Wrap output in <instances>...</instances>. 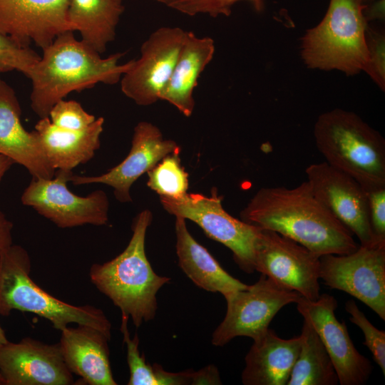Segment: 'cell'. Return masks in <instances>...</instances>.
<instances>
[{
  "instance_id": "obj_1",
  "label": "cell",
  "mask_w": 385,
  "mask_h": 385,
  "mask_svg": "<svg viewBox=\"0 0 385 385\" xmlns=\"http://www.w3.org/2000/svg\"><path fill=\"white\" fill-rule=\"evenodd\" d=\"M240 218L287 237L319 257L349 254L359 247L353 234L317 197L307 181L292 188H262Z\"/></svg>"
},
{
  "instance_id": "obj_2",
  "label": "cell",
  "mask_w": 385,
  "mask_h": 385,
  "mask_svg": "<svg viewBox=\"0 0 385 385\" xmlns=\"http://www.w3.org/2000/svg\"><path fill=\"white\" fill-rule=\"evenodd\" d=\"M42 50V56L28 76L31 81V108L40 118L48 117L52 107L73 91L80 92L99 83H118L133 61L119 63L123 53L102 58L78 40L73 31L58 35Z\"/></svg>"
},
{
  "instance_id": "obj_3",
  "label": "cell",
  "mask_w": 385,
  "mask_h": 385,
  "mask_svg": "<svg viewBox=\"0 0 385 385\" xmlns=\"http://www.w3.org/2000/svg\"><path fill=\"white\" fill-rule=\"evenodd\" d=\"M151 220L150 211L140 212L133 222V235L125 249L110 261L93 264L89 271L91 282L121 314L130 317L136 327L154 319L157 293L170 280L153 271L145 255V235Z\"/></svg>"
},
{
  "instance_id": "obj_4",
  "label": "cell",
  "mask_w": 385,
  "mask_h": 385,
  "mask_svg": "<svg viewBox=\"0 0 385 385\" xmlns=\"http://www.w3.org/2000/svg\"><path fill=\"white\" fill-rule=\"evenodd\" d=\"M314 137L331 166L364 189L385 186L384 139L359 115L342 108L324 112L315 122Z\"/></svg>"
},
{
  "instance_id": "obj_5",
  "label": "cell",
  "mask_w": 385,
  "mask_h": 385,
  "mask_svg": "<svg viewBox=\"0 0 385 385\" xmlns=\"http://www.w3.org/2000/svg\"><path fill=\"white\" fill-rule=\"evenodd\" d=\"M364 0H330L322 20L302 38L301 56L309 68L346 76L364 71L369 61L368 20Z\"/></svg>"
},
{
  "instance_id": "obj_6",
  "label": "cell",
  "mask_w": 385,
  "mask_h": 385,
  "mask_svg": "<svg viewBox=\"0 0 385 385\" xmlns=\"http://www.w3.org/2000/svg\"><path fill=\"white\" fill-rule=\"evenodd\" d=\"M27 251L12 244L0 252V315L13 310L30 312L48 320L59 331L69 324L92 327L111 337V324L104 312L91 306H76L41 289L30 277Z\"/></svg>"
},
{
  "instance_id": "obj_7",
  "label": "cell",
  "mask_w": 385,
  "mask_h": 385,
  "mask_svg": "<svg viewBox=\"0 0 385 385\" xmlns=\"http://www.w3.org/2000/svg\"><path fill=\"white\" fill-rule=\"evenodd\" d=\"M160 198L162 205L170 214L195 222L209 237L229 248L235 262L242 271L247 274L255 271L254 252L259 227L227 212L215 190L210 197L186 193L178 198Z\"/></svg>"
},
{
  "instance_id": "obj_8",
  "label": "cell",
  "mask_w": 385,
  "mask_h": 385,
  "mask_svg": "<svg viewBox=\"0 0 385 385\" xmlns=\"http://www.w3.org/2000/svg\"><path fill=\"white\" fill-rule=\"evenodd\" d=\"M301 297L262 274L255 284L225 297L226 314L212 333V344L223 346L237 337L254 339L269 328L284 306L296 303Z\"/></svg>"
},
{
  "instance_id": "obj_9",
  "label": "cell",
  "mask_w": 385,
  "mask_h": 385,
  "mask_svg": "<svg viewBox=\"0 0 385 385\" xmlns=\"http://www.w3.org/2000/svg\"><path fill=\"white\" fill-rule=\"evenodd\" d=\"M72 174L71 170H58L51 179L33 178L21 202L61 228L106 225L109 202L106 192L98 190L86 197L75 195L66 185Z\"/></svg>"
},
{
  "instance_id": "obj_10",
  "label": "cell",
  "mask_w": 385,
  "mask_h": 385,
  "mask_svg": "<svg viewBox=\"0 0 385 385\" xmlns=\"http://www.w3.org/2000/svg\"><path fill=\"white\" fill-rule=\"evenodd\" d=\"M319 257L287 237L259 228L254 252L255 271L313 301L320 295Z\"/></svg>"
},
{
  "instance_id": "obj_11",
  "label": "cell",
  "mask_w": 385,
  "mask_h": 385,
  "mask_svg": "<svg viewBox=\"0 0 385 385\" xmlns=\"http://www.w3.org/2000/svg\"><path fill=\"white\" fill-rule=\"evenodd\" d=\"M319 277L344 291L385 320V245L362 246L349 254L322 255Z\"/></svg>"
},
{
  "instance_id": "obj_12",
  "label": "cell",
  "mask_w": 385,
  "mask_h": 385,
  "mask_svg": "<svg viewBox=\"0 0 385 385\" xmlns=\"http://www.w3.org/2000/svg\"><path fill=\"white\" fill-rule=\"evenodd\" d=\"M188 31L163 26L150 34L140 47V56L120 78L123 93L139 106L159 101L176 64Z\"/></svg>"
},
{
  "instance_id": "obj_13",
  "label": "cell",
  "mask_w": 385,
  "mask_h": 385,
  "mask_svg": "<svg viewBox=\"0 0 385 385\" xmlns=\"http://www.w3.org/2000/svg\"><path fill=\"white\" fill-rule=\"evenodd\" d=\"M297 309L319 336L335 369L341 385H362L371 376L373 366L352 342L344 322L335 316L337 301L328 294L316 300L301 297Z\"/></svg>"
},
{
  "instance_id": "obj_14",
  "label": "cell",
  "mask_w": 385,
  "mask_h": 385,
  "mask_svg": "<svg viewBox=\"0 0 385 385\" xmlns=\"http://www.w3.org/2000/svg\"><path fill=\"white\" fill-rule=\"evenodd\" d=\"M307 181L317 197L353 235L362 246L379 245L374 236L366 192L354 178L327 162L305 169Z\"/></svg>"
},
{
  "instance_id": "obj_15",
  "label": "cell",
  "mask_w": 385,
  "mask_h": 385,
  "mask_svg": "<svg viewBox=\"0 0 385 385\" xmlns=\"http://www.w3.org/2000/svg\"><path fill=\"white\" fill-rule=\"evenodd\" d=\"M68 4L69 0H0V34L21 46L34 43L43 49L58 35L72 31Z\"/></svg>"
},
{
  "instance_id": "obj_16",
  "label": "cell",
  "mask_w": 385,
  "mask_h": 385,
  "mask_svg": "<svg viewBox=\"0 0 385 385\" xmlns=\"http://www.w3.org/2000/svg\"><path fill=\"white\" fill-rule=\"evenodd\" d=\"M0 374L4 385H70L73 377L58 343L25 337L0 347Z\"/></svg>"
},
{
  "instance_id": "obj_17",
  "label": "cell",
  "mask_w": 385,
  "mask_h": 385,
  "mask_svg": "<svg viewBox=\"0 0 385 385\" xmlns=\"http://www.w3.org/2000/svg\"><path fill=\"white\" fill-rule=\"evenodd\" d=\"M176 151H180V148L174 140L164 139L156 125L142 121L135 127L130 150L120 163L100 175L86 176L73 173L69 181L76 185L91 183L108 185L113 188L118 200L128 202L132 200L130 190L135 181L165 156Z\"/></svg>"
},
{
  "instance_id": "obj_18",
  "label": "cell",
  "mask_w": 385,
  "mask_h": 385,
  "mask_svg": "<svg viewBox=\"0 0 385 385\" xmlns=\"http://www.w3.org/2000/svg\"><path fill=\"white\" fill-rule=\"evenodd\" d=\"M21 109L14 89L0 76V155L23 165L33 178L51 179V167L35 132L21 122Z\"/></svg>"
},
{
  "instance_id": "obj_19",
  "label": "cell",
  "mask_w": 385,
  "mask_h": 385,
  "mask_svg": "<svg viewBox=\"0 0 385 385\" xmlns=\"http://www.w3.org/2000/svg\"><path fill=\"white\" fill-rule=\"evenodd\" d=\"M77 325L61 331L58 344L68 369L89 385H116L109 360L111 337L92 327Z\"/></svg>"
},
{
  "instance_id": "obj_20",
  "label": "cell",
  "mask_w": 385,
  "mask_h": 385,
  "mask_svg": "<svg viewBox=\"0 0 385 385\" xmlns=\"http://www.w3.org/2000/svg\"><path fill=\"white\" fill-rule=\"evenodd\" d=\"M301 336L284 339L268 328L253 339L242 373L245 385H287L301 349Z\"/></svg>"
},
{
  "instance_id": "obj_21",
  "label": "cell",
  "mask_w": 385,
  "mask_h": 385,
  "mask_svg": "<svg viewBox=\"0 0 385 385\" xmlns=\"http://www.w3.org/2000/svg\"><path fill=\"white\" fill-rule=\"evenodd\" d=\"M104 119L101 117L81 130H67L53 125L48 117L35 125L48 161L54 170H72L85 164L100 148Z\"/></svg>"
},
{
  "instance_id": "obj_22",
  "label": "cell",
  "mask_w": 385,
  "mask_h": 385,
  "mask_svg": "<svg viewBox=\"0 0 385 385\" xmlns=\"http://www.w3.org/2000/svg\"><path fill=\"white\" fill-rule=\"evenodd\" d=\"M215 51L212 38L198 37L188 31L173 71L159 99L170 103L185 116L190 117L195 108L193 93L198 78L211 62Z\"/></svg>"
},
{
  "instance_id": "obj_23",
  "label": "cell",
  "mask_w": 385,
  "mask_h": 385,
  "mask_svg": "<svg viewBox=\"0 0 385 385\" xmlns=\"http://www.w3.org/2000/svg\"><path fill=\"white\" fill-rule=\"evenodd\" d=\"M185 221L183 217H175V247L179 266L188 278L205 291L219 292L224 297L247 288V284L227 272L194 239L187 228Z\"/></svg>"
},
{
  "instance_id": "obj_24",
  "label": "cell",
  "mask_w": 385,
  "mask_h": 385,
  "mask_svg": "<svg viewBox=\"0 0 385 385\" xmlns=\"http://www.w3.org/2000/svg\"><path fill=\"white\" fill-rule=\"evenodd\" d=\"M123 10L116 0H69L68 20L72 31H78L81 40L101 54L114 40Z\"/></svg>"
},
{
  "instance_id": "obj_25",
  "label": "cell",
  "mask_w": 385,
  "mask_h": 385,
  "mask_svg": "<svg viewBox=\"0 0 385 385\" xmlns=\"http://www.w3.org/2000/svg\"><path fill=\"white\" fill-rule=\"evenodd\" d=\"M301 349L287 385H336L338 376L319 336L304 320Z\"/></svg>"
},
{
  "instance_id": "obj_26",
  "label": "cell",
  "mask_w": 385,
  "mask_h": 385,
  "mask_svg": "<svg viewBox=\"0 0 385 385\" xmlns=\"http://www.w3.org/2000/svg\"><path fill=\"white\" fill-rule=\"evenodd\" d=\"M128 316L121 314L120 331L126 345L127 362L130 371L128 385H180L181 374L179 372L165 371L161 365L150 364L141 355L138 348L139 339L137 334L130 338L128 329Z\"/></svg>"
},
{
  "instance_id": "obj_27",
  "label": "cell",
  "mask_w": 385,
  "mask_h": 385,
  "mask_svg": "<svg viewBox=\"0 0 385 385\" xmlns=\"http://www.w3.org/2000/svg\"><path fill=\"white\" fill-rule=\"evenodd\" d=\"M147 173V185L160 197L178 198L188 193V174L181 165L179 151L165 156Z\"/></svg>"
},
{
  "instance_id": "obj_28",
  "label": "cell",
  "mask_w": 385,
  "mask_h": 385,
  "mask_svg": "<svg viewBox=\"0 0 385 385\" xmlns=\"http://www.w3.org/2000/svg\"><path fill=\"white\" fill-rule=\"evenodd\" d=\"M185 15L194 16L207 15L216 18L228 16L235 6L240 3L250 4L255 11H262L265 0H153Z\"/></svg>"
},
{
  "instance_id": "obj_29",
  "label": "cell",
  "mask_w": 385,
  "mask_h": 385,
  "mask_svg": "<svg viewBox=\"0 0 385 385\" xmlns=\"http://www.w3.org/2000/svg\"><path fill=\"white\" fill-rule=\"evenodd\" d=\"M40 57L31 47L21 46L0 34V76L17 71L28 78Z\"/></svg>"
},
{
  "instance_id": "obj_30",
  "label": "cell",
  "mask_w": 385,
  "mask_h": 385,
  "mask_svg": "<svg viewBox=\"0 0 385 385\" xmlns=\"http://www.w3.org/2000/svg\"><path fill=\"white\" fill-rule=\"evenodd\" d=\"M346 311L351 315L349 320L362 331L364 336L363 344L372 354L374 360L385 374V332L375 327L358 308L355 302L348 300L345 304Z\"/></svg>"
},
{
  "instance_id": "obj_31",
  "label": "cell",
  "mask_w": 385,
  "mask_h": 385,
  "mask_svg": "<svg viewBox=\"0 0 385 385\" xmlns=\"http://www.w3.org/2000/svg\"><path fill=\"white\" fill-rule=\"evenodd\" d=\"M48 118L53 125L73 130H83L96 119L94 115L86 112L78 102L64 99L52 107Z\"/></svg>"
},
{
  "instance_id": "obj_32",
  "label": "cell",
  "mask_w": 385,
  "mask_h": 385,
  "mask_svg": "<svg viewBox=\"0 0 385 385\" xmlns=\"http://www.w3.org/2000/svg\"><path fill=\"white\" fill-rule=\"evenodd\" d=\"M366 41L369 61L364 71L370 76L379 88L384 91V35L382 32L373 29L369 26L366 31Z\"/></svg>"
},
{
  "instance_id": "obj_33",
  "label": "cell",
  "mask_w": 385,
  "mask_h": 385,
  "mask_svg": "<svg viewBox=\"0 0 385 385\" xmlns=\"http://www.w3.org/2000/svg\"><path fill=\"white\" fill-rule=\"evenodd\" d=\"M366 192L369 219L375 240L385 244V186L364 189Z\"/></svg>"
},
{
  "instance_id": "obj_34",
  "label": "cell",
  "mask_w": 385,
  "mask_h": 385,
  "mask_svg": "<svg viewBox=\"0 0 385 385\" xmlns=\"http://www.w3.org/2000/svg\"><path fill=\"white\" fill-rule=\"evenodd\" d=\"M13 224L0 210V252L6 250L12 243Z\"/></svg>"
},
{
  "instance_id": "obj_35",
  "label": "cell",
  "mask_w": 385,
  "mask_h": 385,
  "mask_svg": "<svg viewBox=\"0 0 385 385\" xmlns=\"http://www.w3.org/2000/svg\"><path fill=\"white\" fill-rule=\"evenodd\" d=\"M364 14L367 20L370 18H384V0H376L372 4H366Z\"/></svg>"
},
{
  "instance_id": "obj_36",
  "label": "cell",
  "mask_w": 385,
  "mask_h": 385,
  "mask_svg": "<svg viewBox=\"0 0 385 385\" xmlns=\"http://www.w3.org/2000/svg\"><path fill=\"white\" fill-rule=\"evenodd\" d=\"M14 161L11 158L4 155H0V183L5 173L10 169L11 165L14 164Z\"/></svg>"
},
{
  "instance_id": "obj_37",
  "label": "cell",
  "mask_w": 385,
  "mask_h": 385,
  "mask_svg": "<svg viewBox=\"0 0 385 385\" xmlns=\"http://www.w3.org/2000/svg\"><path fill=\"white\" fill-rule=\"evenodd\" d=\"M8 342V339L5 334L4 330L0 325V347Z\"/></svg>"
},
{
  "instance_id": "obj_38",
  "label": "cell",
  "mask_w": 385,
  "mask_h": 385,
  "mask_svg": "<svg viewBox=\"0 0 385 385\" xmlns=\"http://www.w3.org/2000/svg\"><path fill=\"white\" fill-rule=\"evenodd\" d=\"M0 385H4V381L1 374H0Z\"/></svg>"
},
{
  "instance_id": "obj_39",
  "label": "cell",
  "mask_w": 385,
  "mask_h": 385,
  "mask_svg": "<svg viewBox=\"0 0 385 385\" xmlns=\"http://www.w3.org/2000/svg\"><path fill=\"white\" fill-rule=\"evenodd\" d=\"M116 1H118V2L123 3V1L124 0H116Z\"/></svg>"
},
{
  "instance_id": "obj_40",
  "label": "cell",
  "mask_w": 385,
  "mask_h": 385,
  "mask_svg": "<svg viewBox=\"0 0 385 385\" xmlns=\"http://www.w3.org/2000/svg\"><path fill=\"white\" fill-rule=\"evenodd\" d=\"M366 0H364V1L365 2Z\"/></svg>"
}]
</instances>
